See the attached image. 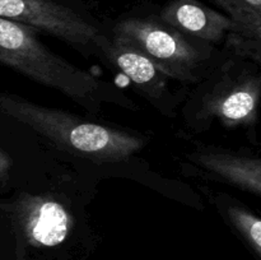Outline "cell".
Segmentation results:
<instances>
[{
  "label": "cell",
  "mask_w": 261,
  "mask_h": 260,
  "mask_svg": "<svg viewBox=\"0 0 261 260\" xmlns=\"http://www.w3.org/2000/svg\"><path fill=\"white\" fill-rule=\"evenodd\" d=\"M0 64L61 92L92 114H98L105 102L126 101L111 86L51 51L41 42L37 31L5 18H0Z\"/></svg>",
  "instance_id": "6da1fadb"
},
{
  "label": "cell",
  "mask_w": 261,
  "mask_h": 260,
  "mask_svg": "<svg viewBox=\"0 0 261 260\" xmlns=\"http://www.w3.org/2000/svg\"><path fill=\"white\" fill-rule=\"evenodd\" d=\"M0 111L31 127L59 149L98 163L121 162L140 152L147 140L119 127L35 103L15 94H0Z\"/></svg>",
  "instance_id": "7a4b0ae2"
},
{
  "label": "cell",
  "mask_w": 261,
  "mask_h": 260,
  "mask_svg": "<svg viewBox=\"0 0 261 260\" xmlns=\"http://www.w3.org/2000/svg\"><path fill=\"white\" fill-rule=\"evenodd\" d=\"M112 37L137 48L173 81L198 83L212 71L214 46L188 37L160 17L119 20Z\"/></svg>",
  "instance_id": "3957f363"
},
{
  "label": "cell",
  "mask_w": 261,
  "mask_h": 260,
  "mask_svg": "<svg viewBox=\"0 0 261 260\" xmlns=\"http://www.w3.org/2000/svg\"><path fill=\"white\" fill-rule=\"evenodd\" d=\"M260 97L259 71L228 61L196 97L189 120L199 126L214 119L226 127L254 126L259 120Z\"/></svg>",
  "instance_id": "277c9868"
},
{
  "label": "cell",
  "mask_w": 261,
  "mask_h": 260,
  "mask_svg": "<svg viewBox=\"0 0 261 260\" xmlns=\"http://www.w3.org/2000/svg\"><path fill=\"white\" fill-rule=\"evenodd\" d=\"M0 18L42 31L84 55L96 54L101 30L78 12L55 0H0Z\"/></svg>",
  "instance_id": "5b68a950"
},
{
  "label": "cell",
  "mask_w": 261,
  "mask_h": 260,
  "mask_svg": "<svg viewBox=\"0 0 261 260\" xmlns=\"http://www.w3.org/2000/svg\"><path fill=\"white\" fill-rule=\"evenodd\" d=\"M96 53L129 78L135 89L158 110L171 115L176 99L170 92V79L155 68L154 64L140 51L127 43L103 33L96 41Z\"/></svg>",
  "instance_id": "8992f818"
},
{
  "label": "cell",
  "mask_w": 261,
  "mask_h": 260,
  "mask_svg": "<svg viewBox=\"0 0 261 260\" xmlns=\"http://www.w3.org/2000/svg\"><path fill=\"white\" fill-rule=\"evenodd\" d=\"M160 19L188 37L212 46L224 42L232 31V22L199 0H170L160 13Z\"/></svg>",
  "instance_id": "52a82bcc"
},
{
  "label": "cell",
  "mask_w": 261,
  "mask_h": 260,
  "mask_svg": "<svg viewBox=\"0 0 261 260\" xmlns=\"http://www.w3.org/2000/svg\"><path fill=\"white\" fill-rule=\"evenodd\" d=\"M19 217L25 233L42 246H56L66 239L71 227V214L55 199L24 194L18 200Z\"/></svg>",
  "instance_id": "ba28073f"
},
{
  "label": "cell",
  "mask_w": 261,
  "mask_h": 260,
  "mask_svg": "<svg viewBox=\"0 0 261 260\" xmlns=\"http://www.w3.org/2000/svg\"><path fill=\"white\" fill-rule=\"evenodd\" d=\"M231 19L226 48L239 59L259 65L261 59V0H211Z\"/></svg>",
  "instance_id": "9c48e42d"
},
{
  "label": "cell",
  "mask_w": 261,
  "mask_h": 260,
  "mask_svg": "<svg viewBox=\"0 0 261 260\" xmlns=\"http://www.w3.org/2000/svg\"><path fill=\"white\" fill-rule=\"evenodd\" d=\"M196 165L222 181L231 184L246 193L260 196L261 161L237 153L219 149H200L193 155Z\"/></svg>",
  "instance_id": "30bf717a"
},
{
  "label": "cell",
  "mask_w": 261,
  "mask_h": 260,
  "mask_svg": "<svg viewBox=\"0 0 261 260\" xmlns=\"http://www.w3.org/2000/svg\"><path fill=\"white\" fill-rule=\"evenodd\" d=\"M226 214L233 226L245 235L257 252L261 250V221L257 214L249 211L241 204L232 201L226 204Z\"/></svg>",
  "instance_id": "8fae6325"
},
{
  "label": "cell",
  "mask_w": 261,
  "mask_h": 260,
  "mask_svg": "<svg viewBox=\"0 0 261 260\" xmlns=\"http://www.w3.org/2000/svg\"><path fill=\"white\" fill-rule=\"evenodd\" d=\"M10 166H12V160H10V157L4 152V150L0 149V180L7 176V173L9 172L10 170Z\"/></svg>",
  "instance_id": "7c38bea8"
}]
</instances>
